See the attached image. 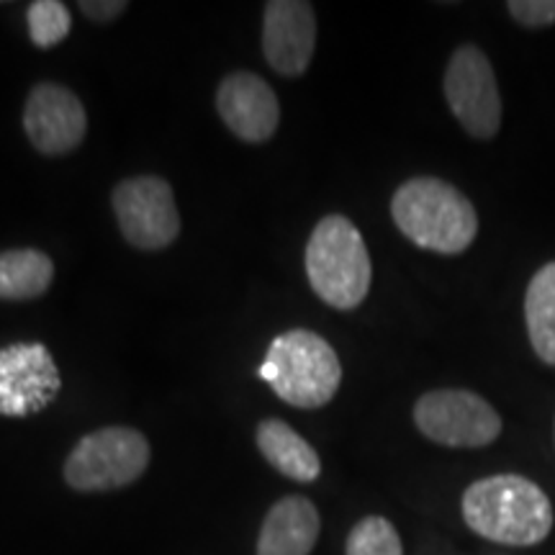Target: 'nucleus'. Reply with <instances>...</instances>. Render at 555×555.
<instances>
[{
    "mask_svg": "<svg viewBox=\"0 0 555 555\" xmlns=\"http://www.w3.org/2000/svg\"><path fill=\"white\" fill-rule=\"evenodd\" d=\"M463 519L491 543L530 547L553 530V504L535 481L499 474L470 483L463 494Z\"/></svg>",
    "mask_w": 555,
    "mask_h": 555,
    "instance_id": "nucleus-1",
    "label": "nucleus"
},
{
    "mask_svg": "<svg viewBox=\"0 0 555 555\" xmlns=\"http://www.w3.org/2000/svg\"><path fill=\"white\" fill-rule=\"evenodd\" d=\"M391 217L416 247L457 255L474 245L478 217L470 201L440 178H412L393 193Z\"/></svg>",
    "mask_w": 555,
    "mask_h": 555,
    "instance_id": "nucleus-2",
    "label": "nucleus"
},
{
    "mask_svg": "<svg viewBox=\"0 0 555 555\" xmlns=\"http://www.w3.org/2000/svg\"><path fill=\"white\" fill-rule=\"evenodd\" d=\"M258 376L291 406L330 404L343 384V365L327 339L309 330H291L270 345Z\"/></svg>",
    "mask_w": 555,
    "mask_h": 555,
    "instance_id": "nucleus-3",
    "label": "nucleus"
},
{
    "mask_svg": "<svg viewBox=\"0 0 555 555\" xmlns=\"http://www.w3.org/2000/svg\"><path fill=\"white\" fill-rule=\"evenodd\" d=\"M307 275L314 294L339 311L363 304L371 291V258L363 234L347 217H324L307 245Z\"/></svg>",
    "mask_w": 555,
    "mask_h": 555,
    "instance_id": "nucleus-4",
    "label": "nucleus"
},
{
    "mask_svg": "<svg viewBox=\"0 0 555 555\" xmlns=\"http://www.w3.org/2000/svg\"><path fill=\"white\" fill-rule=\"evenodd\" d=\"M150 442L131 427H103L82 437L67 455L65 478L75 491H111L147 470Z\"/></svg>",
    "mask_w": 555,
    "mask_h": 555,
    "instance_id": "nucleus-5",
    "label": "nucleus"
},
{
    "mask_svg": "<svg viewBox=\"0 0 555 555\" xmlns=\"http://www.w3.org/2000/svg\"><path fill=\"white\" fill-rule=\"evenodd\" d=\"M420 433L446 448H486L502 435V416L489 401L463 388H440L416 401Z\"/></svg>",
    "mask_w": 555,
    "mask_h": 555,
    "instance_id": "nucleus-6",
    "label": "nucleus"
},
{
    "mask_svg": "<svg viewBox=\"0 0 555 555\" xmlns=\"http://www.w3.org/2000/svg\"><path fill=\"white\" fill-rule=\"evenodd\" d=\"M446 99L461 127L476 139L496 137L502 127V95L491 62L474 44L461 47L448 62Z\"/></svg>",
    "mask_w": 555,
    "mask_h": 555,
    "instance_id": "nucleus-7",
    "label": "nucleus"
},
{
    "mask_svg": "<svg viewBox=\"0 0 555 555\" xmlns=\"http://www.w3.org/2000/svg\"><path fill=\"white\" fill-rule=\"evenodd\" d=\"M111 201L131 247L163 249L180 234L178 206L168 180L157 176L129 178L116 185Z\"/></svg>",
    "mask_w": 555,
    "mask_h": 555,
    "instance_id": "nucleus-8",
    "label": "nucleus"
},
{
    "mask_svg": "<svg viewBox=\"0 0 555 555\" xmlns=\"http://www.w3.org/2000/svg\"><path fill=\"white\" fill-rule=\"evenodd\" d=\"M60 371L41 343H16L0 350V414L29 416L60 393Z\"/></svg>",
    "mask_w": 555,
    "mask_h": 555,
    "instance_id": "nucleus-9",
    "label": "nucleus"
},
{
    "mask_svg": "<svg viewBox=\"0 0 555 555\" xmlns=\"http://www.w3.org/2000/svg\"><path fill=\"white\" fill-rule=\"evenodd\" d=\"M24 129L41 155H67L86 139L88 116L73 90L57 82H39L26 99Z\"/></svg>",
    "mask_w": 555,
    "mask_h": 555,
    "instance_id": "nucleus-10",
    "label": "nucleus"
},
{
    "mask_svg": "<svg viewBox=\"0 0 555 555\" xmlns=\"http://www.w3.org/2000/svg\"><path fill=\"white\" fill-rule=\"evenodd\" d=\"M317 47L314 9L304 0H270L262 18V52L278 75L307 73Z\"/></svg>",
    "mask_w": 555,
    "mask_h": 555,
    "instance_id": "nucleus-11",
    "label": "nucleus"
},
{
    "mask_svg": "<svg viewBox=\"0 0 555 555\" xmlns=\"http://www.w3.org/2000/svg\"><path fill=\"white\" fill-rule=\"evenodd\" d=\"M217 108L232 134L242 142H268L281 121L275 90L255 73H232L221 80Z\"/></svg>",
    "mask_w": 555,
    "mask_h": 555,
    "instance_id": "nucleus-12",
    "label": "nucleus"
},
{
    "mask_svg": "<svg viewBox=\"0 0 555 555\" xmlns=\"http://www.w3.org/2000/svg\"><path fill=\"white\" fill-rule=\"evenodd\" d=\"M319 527V512L309 499H281L262 522L258 555H309L317 545Z\"/></svg>",
    "mask_w": 555,
    "mask_h": 555,
    "instance_id": "nucleus-13",
    "label": "nucleus"
},
{
    "mask_svg": "<svg viewBox=\"0 0 555 555\" xmlns=\"http://www.w3.org/2000/svg\"><path fill=\"white\" fill-rule=\"evenodd\" d=\"M258 448L268 463L294 481L309 483L322 474L317 450L281 420H266L258 427Z\"/></svg>",
    "mask_w": 555,
    "mask_h": 555,
    "instance_id": "nucleus-14",
    "label": "nucleus"
},
{
    "mask_svg": "<svg viewBox=\"0 0 555 555\" xmlns=\"http://www.w3.org/2000/svg\"><path fill=\"white\" fill-rule=\"evenodd\" d=\"M54 278V262L39 249H5L0 253V298L29 301L47 294Z\"/></svg>",
    "mask_w": 555,
    "mask_h": 555,
    "instance_id": "nucleus-15",
    "label": "nucleus"
},
{
    "mask_svg": "<svg viewBox=\"0 0 555 555\" xmlns=\"http://www.w3.org/2000/svg\"><path fill=\"white\" fill-rule=\"evenodd\" d=\"M525 319L540 360L555 365V262L532 275L525 296Z\"/></svg>",
    "mask_w": 555,
    "mask_h": 555,
    "instance_id": "nucleus-16",
    "label": "nucleus"
},
{
    "mask_svg": "<svg viewBox=\"0 0 555 555\" xmlns=\"http://www.w3.org/2000/svg\"><path fill=\"white\" fill-rule=\"evenodd\" d=\"M345 555H404L401 538L388 519L365 517L347 535Z\"/></svg>",
    "mask_w": 555,
    "mask_h": 555,
    "instance_id": "nucleus-17",
    "label": "nucleus"
},
{
    "mask_svg": "<svg viewBox=\"0 0 555 555\" xmlns=\"http://www.w3.org/2000/svg\"><path fill=\"white\" fill-rule=\"evenodd\" d=\"M26 18H29V37L39 50L57 47L73 29V16L60 0H34Z\"/></svg>",
    "mask_w": 555,
    "mask_h": 555,
    "instance_id": "nucleus-18",
    "label": "nucleus"
},
{
    "mask_svg": "<svg viewBox=\"0 0 555 555\" xmlns=\"http://www.w3.org/2000/svg\"><path fill=\"white\" fill-rule=\"evenodd\" d=\"M512 18L530 29H543L555 24V0H515L509 3Z\"/></svg>",
    "mask_w": 555,
    "mask_h": 555,
    "instance_id": "nucleus-19",
    "label": "nucleus"
},
{
    "mask_svg": "<svg viewBox=\"0 0 555 555\" xmlns=\"http://www.w3.org/2000/svg\"><path fill=\"white\" fill-rule=\"evenodd\" d=\"M78 9L86 13L90 21H114L129 9L124 0H82Z\"/></svg>",
    "mask_w": 555,
    "mask_h": 555,
    "instance_id": "nucleus-20",
    "label": "nucleus"
}]
</instances>
